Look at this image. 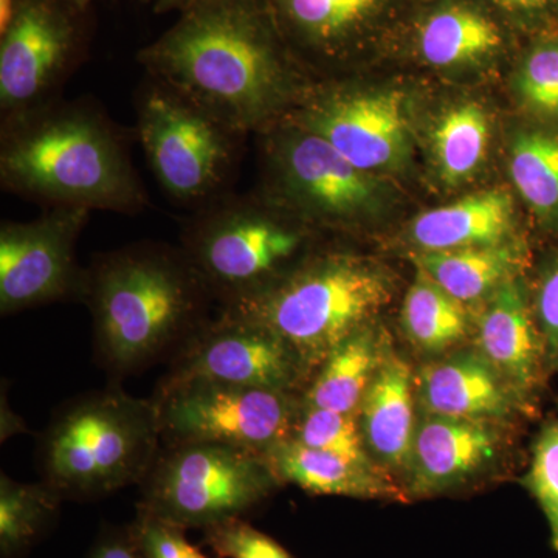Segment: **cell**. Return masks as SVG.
Wrapping results in <instances>:
<instances>
[{
  "instance_id": "obj_35",
  "label": "cell",
  "mask_w": 558,
  "mask_h": 558,
  "mask_svg": "<svg viewBox=\"0 0 558 558\" xmlns=\"http://www.w3.org/2000/svg\"><path fill=\"white\" fill-rule=\"evenodd\" d=\"M86 558H145L130 526L106 527Z\"/></svg>"
},
{
  "instance_id": "obj_33",
  "label": "cell",
  "mask_w": 558,
  "mask_h": 558,
  "mask_svg": "<svg viewBox=\"0 0 558 558\" xmlns=\"http://www.w3.org/2000/svg\"><path fill=\"white\" fill-rule=\"evenodd\" d=\"M130 527L145 558H209L189 542L185 529L146 510L137 509Z\"/></svg>"
},
{
  "instance_id": "obj_32",
  "label": "cell",
  "mask_w": 558,
  "mask_h": 558,
  "mask_svg": "<svg viewBox=\"0 0 558 558\" xmlns=\"http://www.w3.org/2000/svg\"><path fill=\"white\" fill-rule=\"evenodd\" d=\"M519 89L532 108L558 116V43L542 44L527 54Z\"/></svg>"
},
{
  "instance_id": "obj_26",
  "label": "cell",
  "mask_w": 558,
  "mask_h": 558,
  "mask_svg": "<svg viewBox=\"0 0 558 558\" xmlns=\"http://www.w3.org/2000/svg\"><path fill=\"white\" fill-rule=\"evenodd\" d=\"M61 497L43 481L24 484L0 476V557L20 558L57 521Z\"/></svg>"
},
{
  "instance_id": "obj_38",
  "label": "cell",
  "mask_w": 558,
  "mask_h": 558,
  "mask_svg": "<svg viewBox=\"0 0 558 558\" xmlns=\"http://www.w3.org/2000/svg\"><path fill=\"white\" fill-rule=\"evenodd\" d=\"M73 2H75L76 5L81 7V9L89 10L92 0H73Z\"/></svg>"
},
{
  "instance_id": "obj_29",
  "label": "cell",
  "mask_w": 558,
  "mask_h": 558,
  "mask_svg": "<svg viewBox=\"0 0 558 558\" xmlns=\"http://www.w3.org/2000/svg\"><path fill=\"white\" fill-rule=\"evenodd\" d=\"M292 439L311 449L328 451L357 464L379 465L366 449L357 413H339L301 403Z\"/></svg>"
},
{
  "instance_id": "obj_30",
  "label": "cell",
  "mask_w": 558,
  "mask_h": 558,
  "mask_svg": "<svg viewBox=\"0 0 558 558\" xmlns=\"http://www.w3.org/2000/svg\"><path fill=\"white\" fill-rule=\"evenodd\" d=\"M521 483L545 515L550 548L558 553V407L556 416L538 433Z\"/></svg>"
},
{
  "instance_id": "obj_36",
  "label": "cell",
  "mask_w": 558,
  "mask_h": 558,
  "mask_svg": "<svg viewBox=\"0 0 558 558\" xmlns=\"http://www.w3.org/2000/svg\"><path fill=\"white\" fill-rule=\"evenodd\" d=\"M494 2L509 13L529 14L545 9L549 0H494Z\"/></svg>"
},
{
  "instance_id": "obj_10",
  "label": "cell",
  "mask_w": 558,
  "mask_h": 558,
  "mask_svg": "<svg viewBox=\"0 0 558 558\" xmlns=\"http://www.w3.org/2000/svg\"><path fill=\"white\" fill-rule=\"evenodd\" d=\"M90 38L89 10L73 0H16L0 33V106L21 117L80 61Z\"/></svg>"
},
{
  "instance_id": "obj_27",
  "label": "cell",
  "mask_w": 558,
  "mask_h": 558,
  "mask_svg": "<svg viewBox=\"0 0 558 558\" xmlns=\"http://www.w3.org/2000/svg\"><path fill=\"white\" fill-rule=\"evenodd\" d=\"M510 178L538 218L558 226V134L524 132L510 149Z\"/></svg>"
},
{
  "instance_id": "obj_2",
  "label": "cell",
  "mask_w": 558,
  "mask_h": 558,
  "mask_svg": "<svg viewBox=\"0 0 558 558\" xmlns=\"http://www.w3.org/2000/svg\"><path fill=\"white\" fill-rule=\"evenodd\" d=\"M95 360L113 379L171 360L208 322V290L182 248L132 245L84 271Z\"/></svg>"
},
{
  "instance_id": "obj_16",
  "label": "cell",
  "mask_w": 558,
  "mask_h": 558,
  "mask_svg": "<svg viewBox=\"0 0 558 558\" xmlns=\"http://www.w3.org/2000/svg\"><path fill=\"white\" fill-rule=\"evenodd\" d=\"M476 344L521 405H527L548 360L519 279H509L492 293L480 317Z\"/></svg>"
},
{
  "instance_id": "obj_1",
  "label": "cell",
  "mask_w": 558,
  "mask_h": 558,
  "mask_svg": "<svg viewBox=\"0 0 558 558\" xmlns=\"http://www.w3.org/2000/svg\"><path fill=\"white\" fill-rule=\"evenodd\" d=\"M282 40L263 0H199L138 61L157 83L244 134L281 101Z\"/></svg>"
},
{
  "instance_id": "obj_12",
  "label": "cell",
  "mask_w": 558,
  "mask_h": 558,
  "mask_svg": "<svg viewBox=\"0 0 558 558\" xmlns=\"http://www.w3.org/2000/svg\"><path fill=\"white\" fill-rule=\"evenodd\" d=\"M89 209L54 207L27 223L0 231V312L16 314L83 292L75 245Z\"/></svg>"
},
{
  "instance_id": "obj_9",
  "label": "cell",
  "mask_w": 558,
  "mask_h": 558,
  "mask_svg": "<svg viewBox=\"0 0 558 558\" xmlns=\"http://www.w3.org/2000/svg\"><path fill=\"white\" fill-rule=\"evenodd\" d=\"M138 131L154 175L180 202L211 196L229 174L238 132L171 87L143 94Z\"/></svg>"
},
{
  "instance_id": "obj_19",
  "label": "cell",
  "mask_w": 558,
  "mask_h": 558,
  "mask_svg": "<svg viewBox=\"0 0 558 558\" xmlns=\"http://www.w3.org/2000/svg\"><path fill=\"white\" fill-rule=\"evenodd\" d=\"M279 484H293L312 495L407 502L409 495L380 465H362L296 440L263 454Z\"/></svg>"
},
{
  "instance_id": "obj_37",
  "label": "cell",
  "mask_w": 558,
  "mask_h": 558,
  "mask_svg": "<svg viewBox=\"0 0 558 558\" xmlns=\"http://www.w3.org/2000/svg\"><path fill=\"white\" fill-rule=\"evenodd\" d=\"M196 2H199V0H156V11H159V13L172 10L183 11Z\"/></svg>"
},
{
  "instance_id": "obj_13",
  "label": "cell",
  "mask_w": 558,
  "mask_h": 558,
  "mask_svg": "<svg viewBox=\"0 0 558 558\" xmlns=\"http://www.w3.org/2000/svg\"><path fill=\"white\" fill-rule=\"evenodd\" d=\"M279 185L314 215L349 219L369 207L376 182L315 132L296 126L275 146Z\"/></svg>"
},
{
  "instance_id": "obj_17",
  "label": "cell",
  "mask_w": 558,
  "mask_h": 558,
  "mask_svg": "<svg viewBox=\"0 0 558 558\" xmlns=\"http://www.w3.org/2000/svg\"><path fill=\"white\" fill-rule=\"evenodd\" d=\"M418 405L435 416L490 422L509 417L520 400L478 351L428 363L416 379Z\"/></svg>"
},
{
  "instance_id": "obj_28",
  "label": "cell",
  "mask_w": 558,
  "mask_h": 558,
  "mask_svg": "<svg viewBox=\"0 0 558 558\" xmlns=\"http://www.w3.org/2000/svg\"><path fill=\"white\" fill-rule=\"evenodd\" d=\"M488 120L480 106L468 102L449 110L433 134L440 179L458 185L472 178L486 157Z\"/></svg>"
},
{
  "instance_id": "obj_21",
  "label": "cell",
  "mask_w": 558,
  "mask_h": 558,
  "mask_svg": "<svg viewBox=\"0 0 558 558\" xmlns=\"http://www.w3.org/2000/svg\"><path fill=\"white\" fill-rule=\"evenodd\" d=\"M282 39L318 54L339 53L376 20L385 0H263Z\"/></svg>"
},
{
  "instance_id": "obj_4",
  "label": "cell",
  "mask_w": 558,
  "mask_h": 558,
  "mask_svg": "<svg viewBox=\"0 0 558 558\" xmlns=\"http://www.w3.org/2000/svg\"><path fill=\"white\" fill-rule=\"evenodd\" d=\"M153 398L119 387L68 400L40 433V478L61 499L89 501L140 484L161 449Z\"/></svg>"
},
{
  "instance_id": "obj_3",
  "label": "cell",
  "mask_w": 558,
  "mask_h": 558,
  "mask_svg": "<svg viewBox=\"0 0 558 558\" xmlns=\"http://www.w3.org/2000/svg\"><path fill=\"white\" fill-rule=\"evenodd\" d=\"M3 140V185L54 207L134 211L137 175L109 124L92 110L24 113Z\"/></svg>"
},
{
  "instance_id": "obj_25",
  "label": "cell",
  "mask_w": 558,
  "mask_h": 558,
  "mask_svg": "<svg viewBox=\"0 0 558 558\" xmlns=\"http://www.w3.org/2000/svg\"><path fill=\"white\" fill-rule=\"evenodd\" d=\"M402 326L414 347L440 354L465 339L469 318L464 303L417 269L403 301Z\"/></svg>"
},
{
  "instance_id": "obj_39",
  "label": "cell",
  "mask_w": 558,
  "mask_h": 558,
  "mask_svg": "<svg viewBox=\"0 0 558 558\" xmlns=\"http://www.w3.org/2000/svg\"><path fill=\"white\" fill-rule=\"evenodd\" d=\"M145 2H149V0H145Z\"/></svg>"
},
{
  "instance_id": "obj_23",
  "label": "cell",
  "mask_w": 558,
  "mask_h": 558,
  "mask_svg": "<svg viewBox=\"0 0 558 558\" xmlns=\"http://www.w3.org/2000/svg\"><path fill=\"white\" fill-rule=\"evenodd\" d=\"M414 260L418 270L438 282L453 299L468 304L490 296L509 279L515 278L523 258L519 247L502 242L449 252H418Z\"/></svg>"
},
{
  "instance_id": "obj_8",
  "label": "cell",
  "mask_w": 558,
  "mask_h": 558,
  "mask_svg": "<svg viewBox=\"0 0 558 558\" xmlns=\"http://www.w3.org/2000/svg\"><path fill=\"white\" fill-rule=\"evenodd\" d=\"M153 400L163 446L216 442L260 454L293 438L303 403L299 392L202 380L157 387Z\"/></svg>"
},
{
  "instance_id": "obj_20",
  "label": "cell",
  "mask_w": 558,
  "mask_h": 558,
  "mask_svg": "<svg viewBox=\"0 0 558 558\" xmlns=\"http://www.w3.org/2000/svg\"><path fill=\"white\" fill-rule=\"evenodd\" d=\"M512 197L505 190L470 194L414 219L410 238L421 252L502 244L512 230Z\"/></svg>"
},
{
  "instance_id": "obj_34",
  "label": "cell",
  "mask_w": 558,
  "mask_h": 558,
  "mask_svg": "<svg viewBox=\"0 0 558 558\" xmlns=\"http://www.w3.org/2000/svg\"><path fill=\"white\" fill-rule=\"evenodd\" d=\"M537 326L550 368H558V256L543 271L535 296Z\"/></svg>"
},
{
  "instance_id": "obj_24",
  "label": "cell",
  "mask_w": 558,
  "mask_h": 558,
  "mask_svg": "<svg viewBox=\"0 0 558 558\" xmlns=\"http://www.w3.org/2000/svg\"><path fill=\"white\" fill-rule=\"evenodd\" d=\"M502 46L498 25L464 3H450L429 13L418 27V50L435 68L480 61Z\"/></svg>"
},
{
  "instance_id": "obj_31",
  "label": "cell",
  "mask_w": 558,
  "mask_h": 558,
  "mask_svg": "<svg viewBox=\"0 0 558 558\" xmlns=\"http://www.w3.org/2000/svg\"><path fill=\"white\" fill-rule=\"evenodd\" d=\"M204 543L218 558H295L277 539L244 519L223 521L204 529Z\"/></svg>"
},
{
  "instance_id": "obj_6",
  "label": "cell",
  "mask_w": 558,
  "mask_h": 558,
  "mask_svg": "<svg viewBox=\"0 0 558 558\" xmlns=\"http://www.w3.org/2000/svg\"><path fill=\"white\" fill-rule=\"evenodd\" d=\"M279 486L258 451L216 442L161 447L140 483L137 509L185 529L244 519Z\"/></svg>"
},
{
  "instance_id": "obj_15",
  "label": "cell",
  "mask_w": 558,
  "mask_h": 558,
  "mask_svg": "<svg viewBox=\"0 0 558 558\" xmlns=\"http://www.w3.org/2000/svg\"><path fill=\"white\" fill-rule=\"evenodd\" d=\"M498 446L487 422L424 413L407 465V495L432 498L462 486L494 461Z\"/></svg>"
},
{
  "instance_id": "obj_22",
  "label": "cell",
  "mask_w": 558,
  "mask_h": 558,
  "mask_svg": "<svg viewBox=\"0 0 558 558\" xmlns=\"http://www.w3.org/2000/svg\"><path fill=\"white\" fill-rule=\"evenodd\" d=\"M385 333L373 325L344 340L315 371L303 389L304 405L359 413L374 374L388 352Z\"/></svg>"
},
{
  "instance_id": "obj_18",
  "label": "cell",
  "mask_w": 558,
  "mask_h": 558,
  "mask_svg": "<svg viewBox=\"0 0 558 558\" xmlns=\"http://www.w3.org/2000/svg\"><path fill=\"white\" fill-rule=\"evenodd\" d=\"M416 380L411 366L388 349L359 409L371 458L385 470H407L416 433Z\"/></svg>"
},
{
  "instance_id": "obj_11",
  "label": "cell",
  "mask_w": 558,
  "mask_h": 558,
  "mask_svg": "<svg viewBox=\"0 0 558 558\" xmlns=\"http://www.w3.org/2000/svg\"><path fill=\"white\" fill-rule=\"evenodd\" d=\"M194 380L296 392L310 377L277 333L220 310L219 317L208 319L170 360L159 387Z\"/></svg>"
},
{
  "instance_id": "obj_5",
  "label": "cell",
  "mask_w": 558,
  "mask_h": 558,
  "mask_svg": "<svg viewBox=\"0 0 558 558\" xmlns=\"http://www.w3.org/2000/svg\"><path fill=\"white\" fill-rule=\"evenodd\" d=\"M392 296V281L376 264L326 253L303 260L274 288L222 311L258 322L314 376L337 348L366 328Z\"/></svg>"
},
{
  "instance_id": "obj_7",
  "label": "cell",
  "mask_w": 558,
  "mask_h": 558,
  "mask_svg": "<svg viewBox=\"0 0 558 558\" xmlns=\"http://www.w3.org/2000/svg\"><path fill=\"white\" fill-rule=\"evenodd\" d=\"M303 244L299 229L242 199L194 220L183 234L182 252L222 310L255 299L288 277Z\"/></svg>"
},
{
  "instance_id": "obj_14",
  "label": "cell",
  "mask_w": 558,
  "mask_h": 558,
  "mask_svg": "<svg viewBox=\"0 0 558 558\" xmlns=\"http://www.w3.org/2000/svg\"><path fill=\"white\" fill-rule=\"evenodd\" d=\"M299 126L328 140L365 172L395 167L405 153L409 123L402 95L336 94L315 101Z\"/></svg>"
}]
</instances>
